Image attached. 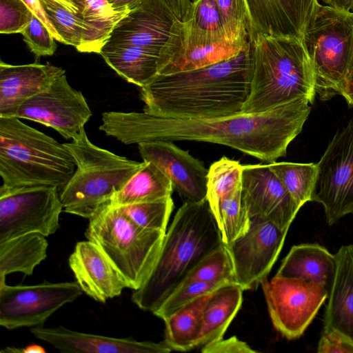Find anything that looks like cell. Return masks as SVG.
<instances>
[{
	"instance_id": "obj_1",
	"label": "cell",
	"mask_w": 353,
	"mask_h": 353,
	"mask_svg": "<svg viewBox=\"0 0 353 353\" xmlns=\"http://www.w3.org/2000/svg\"><path fill=\"white\" fill-rule=\"evenodd\" d=\"M300 98L268 111L212 119H182L149 113L105 112L99 130L124 144L154 141H194L223 145L260 161L285 157L302 131L311 108Z\"/></svg>"
},
{
	"instance_id": "obj_2",
	"label": "cell",
	"mask_w": 353,
	"mask_h": 353,
	"mask_svg": "<svg viewBox=\"0 0 353 353\" xmlns=\"http://www.w3.org/2000/svg\"><path fill=\"white\" fill-rule=\"evenodd\" d=\"M254 68L252 43L238 55L199 69L156 74L140 88L143 112L161 117L212 119L242 112Z\"/></svg>"
},
{
	"instance_id": "obj_3",
	"label": "cell",
	"mask_w": 353,
	"mask_h": 353,
	"mask_svg": "<svg viewBox=\"0 0 353 353\" xmlns=\"http://www.w3.org/2000/svg\"><path fill=\"white\" fill-rule=\"evenodd\" d=\"M222 244L221 230L207 199L184 202L165 234L150 276L134 290L132 301L153 313L196 265Z\"/></svg>"
},
{
	"instance_id": "obj_4",
	"label": "cell",
	"mask_w": 353,
	"mask_h": 353,
	"mask_svg": "<svg viewBox=\"0 0 353 353\" xmlns=\"http://www.w3.org/2000/svg\"><path fill=\"white\" fill-rule=\"evenodd\" d=\"M251 43L253 74L242 112L262 113L300 98L313 103L314 68L303 39L259 36Z\"/></svg>"
},
{
	"instance_id": "obj_5",
	"label": "cell",
	"mask_w": 353,
	"mask_h": 353,
	"mask_svg": "<svg viewBox=\"0 0 353 353\" xmlns=\"http://www.w3.org/2000/svg\"><path fill=\"white\" fill-rule=\"evenodd\" d=\"M76 170L65 145L15 117H0L2 186L57 187L61 191Z\"/></svg>"
},
{
	"instance_id": "obj_6",
	"label": "cell",
	"mask_w": 353,
	"mask_h": 353,
	"mask_svg": "<svg viewBox=\"0 0 353 353\" xmlns=\"http://www.w3.org/2000/svg\"><path fill=\"white\" fill-rule=\"evenodd\" d=\"M64 144L74 159L76 170L60 191L63 210L85 219L108 205L143 164L93 144L84 128L77 138Z\"/></svg>"
},
{
	"instance_id": "obj_7",
	"label": "cell",
	"mask_w": 353,
	"mask_h": 353,
	"mask_svg": "<svg viewBox=\"0 0 353 353\" xmlns=\"http://www.w3.org/2000/svg\"><path fill=\"white\" fill-rule=\"evenodd\" d=\"M165 232L141 228L119 208L105 205L89 219L85 235L95 243L124 279L139 289L159 255Z\"/></svg>"
},
{
	"instance_id": "obj_8",
	"label": "cell",
	"mask_w": 353,
	"mask_h": 353,
	"mask_svg": "<svg viewBox=\"0 0 353 353\" xmlns=\"http://www.w3.org/2000/svg\"><path fill=\"white\" fill-rule=\"evenodd\" d=\"M303 40L314 64L316 95L321 101L341 95L353 74V13L321 5Z\"/></svg>"
},
{
	"instance_id": "obj_9",
	"label": "cell",
	"mask_w": 353,
	"mask_h": 353,
	"mask_svg": "<svg viewBox=\"0 0 353 353\" xmlns=\"http://www.w3.org/2000/svg\"><path fill=\"white\" fill-rule=\"evenodd\" d=\"M63 205L58 188H0V242L28 233L48 236L59 228Z\"/></svg>"
},
{
	"instance_id": "obj_10",
	"label": "cell",
	"mask_w": 353,
	"mask_h": 353,
	"mask_svg": "<svg viewBox=\"0 0 353 353\" xmlns=\"http://www.w3.org/2000/svg\"><path fill=\"white\" fill-rule=\"evenodd\" d=\"M261 285L274 328L288 339L301 337L327 299L325 284L275 276Z\"/></svg>"
},
{
	"instance_id": "obj_11",
	"label": "cell",
	"mask_w": 353,
	"mask_h": 353,
	"mask_svg": "<svg viewBox=\"0 0 353 353\" xmlns=\"http://www.w3.org/2000/svg\"><path fill=\"white\" fill-rule=\"evenodd\" d=\"M317 166L312 201L322 204L332 225L353 214V117L333 137Z\"/></svg>"
},
{
	"instance_id": "obj_12",
	"label": "cell",
	"mask_w": 353,
	"mask_h": 353,
	"mask_svg": "<svg viewBox=\"0 0 353 353\" xmlns=\"http://www.w3.org/2000/svg\"><path fill=\"white\" fill-rule=\"evenodd\" d=\"M83 293L77 281L33 285L0 284V325L14 330L41 327L63 305Z\"/></svg>"
},
{
	"instance_id": "obj_13",
	"label": "cell",
	"mask_w": 353,
	"mask_h": 353,
	"mask_svg": "<svg viewBox=\"0 0 353 353\" xmlns=\"http://www.w3.org/2000/svg\"><path fill=\"white\" fill-rule=\"evenodd\" d=\"M81 92L68 83L65 72L45 90L26 100L15 117L50 127L67 139L77 138L92 116Z\"/></svg>"
},
{
	"instance_id": "obj_14",
	"label": "cell",
	"mask_w": 353,
	"mask_h": 353,
	"mask_svg": "<svg viewBox=\"0 0 353 353\" xmlns=\"http://www.w3.org/2000/svg\"><path fill=\"white\" fill-rule=\"evenodd\" d=\"M288 231L271 221L252 219L247 233L227 246L236 282L243 290L261 285L268 278Z\"/></svg>"
},
{
	"instance_id": "obj_15",
	"label": "cell",
	"mask_w": 353,
	"mask_h": 353,
	"mask_svg": "<svg viewBox=\"0 0 353 353\" xmlns=\"http://www.w3.org/2000/svg\"><path fill=\"white\" fill-rule=\"evenodd\" d=\"M242 199L250 219L288 230L300 207L268 164L243 165Z\"/></svg>"
},
{
	"instance_id": "obj_16",
	"label": "cell",
	"mask_w": 353,
	"mask_h": 353,
	"mask_svg": "<svg viewBox=\"0 0 353 353\" xmlns=\"http://www.w3.org/2000/svg\"><path fill=\"white\" fill-rule=\"evenodd\" d=\"M245 3L250 43L259 36L303 39L321 6L319 0H245Z\"/></svg>"
},
{
	"instance_id": "obj_17",
	"label": "cell",
	"mask_w": 353,
	"mask_h": 353,
	"mask_svg": "<svg viewBox=\"0 0 353 353\" xmlns=\"http://www.w3.org/2000/svg\"><path fill=\"white\" fill-rule=\"evenodd\" d=\"M143 161L157 165L172 181L184 202L206 199L208 169L203 161L172 141H154L137 144Z\"/></svg>"
},
{
	"instance_id": "obj_18",
	"label": "cell",
	"mask_w": 353,
	"mask_h": 353,
	"mask_svg": "<svg viewBox=\"0 0 353 353\" xmlns=\"http://www.w3.org/2000/svg\"><path fill=\"white\" fill-rule=\"evenodd\" d=\"M178 20L165 0H142L117 24L107 43H128L159 53Z\"/></svg>"
},
{
	"instance_id": "obj_19",
	"label": "cell",
	"mask_w": 353,
	"mask_h": 353,
	"mask_svg": "<svg viewBox=\"0 0 353 353\" xmlns=\"http://www.w3.org/2000/svg\"><path fill=\"white\" fill-rule=\"evenodd\" d=\"M31 333L61 352L72 353H168L172 350L163 341H138L132 337L114 338L57 327H31Z\"/></svg>"
},
{
	"instance_id": "obj_20",
	"label": "cell",
	"mask_w": 353,
	"mask_h": 353,
	"mask_svg": "<svg viewBox=\"0 0 353 353\" xmlns=\"http://www.w3.org/2000/svg\"><path fill=\"white\" fill-rule=\"evenodd\" d=\"M68 263L83 292L96 301L105 303L128 288L111 261L88 239L77 243Z\"/></svg>"
},
{
	"instance_id": "obj_21",
	"label": "cell",
	"mask_w": 353,
	"mask_h": 353,
	"mask_svg": "<svg viewBox=\"0 0 353 353\" xmlns=\"http://www.w3.org/2000/svg\"><path fill=\"white\" fill-rule=\"evenodd\" d=\"M173 25L157 62V74H170L194 70L238 55L250 43H225L201 45L188 41L176 23Z\"/></svg>"
},
{
	"instance_id": "obj_22",
	"label": "cell",
	"mask_w": 353,
	"mask_h": 353,
	"mask_svg": "<svg viewBox=\"0 0 353 353\" xmlns=\"http://www.w3.org/2000/svg\"><path fill=\"white\" fill-rule=\"evenodd\" d=\"M65 71L49 63H0V117H11L28 99L47 89Z\"/></svg>"
},
{
	"instance_id": "obj_23",
	"label": "cell",
	"mask_w": 353,
	"mask_h": 353,
	"mask_svg": "<svg viewBox=\"0 0 353 353\" xmlns=\"http://www.w3.org/2000/svg\"><path fill=\"white\" fill-rule=\"evenodd\" d=\"M336 268L323 316V331L334 332L353 344V245L335 254Z\"/></svg>"
},
{
	"instance_id": "obj_24",
	"label": "cell",
	"mask_w": 353,
	"mask_h": 353,
	"mask_svg": "<svg viewBox=\"0 0 353 353\" xmlns=\"http://www.w3.org/2000/svg\"><path fill=\"white\" fill-rule=\"evenodd\" d=\"M176 23L183 37L192 43L216 45L247 41L233 39L216 0H194L184 19Z\"/></svg>"
},
{
	"instance_id": "obj_25",
	"label": "cell",
	"mask_w": 353,
	"mask_h": 353,
	"mask_svg": "<svg viewBox=\"0 0 353 353\" xmlns=\"http://www.w3.org/2000/svg\"><path fill=\"white\" fill-rule=\"evenodd\" d=\"M335 268V254L325 247L317 243H302L291 248L276 275L318 282L330 288Z\"/></svg>"
},
{
	"instance_id": "obj_26",
	"label": "cell",
	"mask_w": 353,
	"mask_h": 353,
	"mask_svg": "<svg viewBox=\"0 0 353 353\" xmlns=\"http://www.w3.org/2000/svg\"><path fill=\"white\" fill-rule=\"evenodd\" d=\"M99 54L119 76L139 88L157 74V52L128 43H106Z\"/></svg>"
},
{
	"instance_id": "obj_27",
	"label": "cell",
	"mask_w": 353,
	"mask_h": 353,
	"mask_svg": "<svg viewBox=\"0 0 353 353\" xmlns=\"http://www.w3.org/2000/svg\"><path fill=\"white\" fill-rule=\"evenodd\" d=\"M173 191L170 179L154 163L143 161L141 168L112 196L108 205L121 207L162 200L170 197Z\"/></svg>"
},
{
	"instance_id": "obj_28",
	"label": "cell",
	"mask_w": 353,
	"mask_h": 353,
	"mask_svg": "<svg viewBox=\"0 0 353 353\" xmlns=\"http://www.w3.org/2000/svg\"><path fill=\"white\" fill-rule=\"evenodd\" d=\"M243 291L239 285L230 284L211 294L204 310L203 327L196 348L223 338L241 306Z\"/></svg>"
},
{
	"instance_id": "obj_29",
	"label": "cell",
	"mask_w": 353,
	"mask_h": 353,
	"mask_svg": "<svg viewBox=\"0 0 353 353\" xmlns=\"http://www.w3.org/2000/svg\"><path fill=\"white\" fill-rule=\"evenodd\" d=\"M48 243L46 236L28 233L0 242V284L13 272L30 276L34 268L47 257Z\"/></svg>"
},
{
	"instance_id": "obj_30",
	"label": "cell",
	"mask_w": 353,
	"mask_h": 353,
	"mask_svg": "<svg viewBox=\"0 0 353 353\" xmlns=\"http://www.w3.org/2000/svg\"><path fill=\"white\" fill-rule=\"evenodd\" d=\"M77 13L85 25L86 31L78 51L100 53L117 24L129 11L114 10L108 0H77Z\"/></svg>"
},
{
	"instance_id": "obj_31",
	"label": "cell",
	"mask_w": 353,
	"mask_h": 353,
	"mask_svg": "<svg viewBox=\"0 0 353 353\" xmlns=\"http://www.w3.org/2000/svg\"><path fill=\"white\" fill-rule=\"evenodd\" d=\"M212 293L184 305L164 320V341L172 351L187 352L196 348L203 327L204 310Z\"/></svg>"
},
{
	"instance_id": "obj_32",
	"label": "cell",
	"mask_w": 353,
	"mask_h": 353,
	"mask_svg": "<svg viewBox=\"0 0 353 353\" xmlns=\"http://www.w3.org/2000/svg\"><path fill=\"white\" fill-rule=\"evenodd\" d=\"M268 165L300 208L312 201L318 175L317 163L274 161Z\"/></svg>"
},
{
	"instance_id": "obj_33",
	"label": "cell",
	"mask_w": 353,
	"mask_h": 353,
	"mask_svg": "<svg viewBox=\"0 0 353 353\" xmlns=\"http://www.w3.org/2000/svg\"><path fill=\"white\" fill-rule=\"evenodd\" d=\"M242 169L238 161L225 156L210 166L206 199L214 217L221 201L242 187Z\"/></svg>"
},
{
	"instance_id": "obj_34",
	"label": "cell",
	"mask_w": 353,
	"mask_h": 353,
	"mask_svg": "<svg viewBox=\"0 0 353 353\" xmlns=\"http://www.w3.org/2000/svg\"><path fill=\"white\" fill-rule=\"evenodd\" d=\"M215 219L226 246L247 233L251 219L242 199V187L221 201Z\"/></svg>"
},
{
	"instance_id": "obj_35",
	"label": "cell",
	"mask_w": 353,
	"mask_h": 353,
	"mask_svg": "<svg viewBox=\"0 0 353 353\" xmlns=\"http://www.w3.org/2000/svg\"><path fill=\"white\" fill-rule=\"evenodd\" d=\"M39 2L62 43L78 50L86 31L83 20L58 0H39Z\"/></svg>"
},
{
	"instance_id": "obj_36",
	"label": "cell",
	"mask_w": 353,
	"mask_h": 353,
	"mask_svg": "<svg viewBox=\"0 0 353 353\" xmlns=\"http://www.w3.org/2000/svg\"><path fill=\"white\" fill-rule=\"evenodd\" d=\"M184 281H227L237 284L227 246L222 244L207 254L188 273Z\"/></svg>"
},
{
	"instance_id": "obj_37",
	"label": "cell",
	"mask_w": 353,
	"mask_h": 353,
	"mask_svg": "<svg viewBox=\"0 0 353 353\" xmlns=\"http://www.w3.org/2000/svg\"><path fill=\"white\" fill-rule=\"evenodd\" d=\"M139 226L152 230H166L174 208L170 197L151 202L134 203L117 207Z\"/></svg>"
},
{
	"instance_id": "obj_38",
	"label": "cell",
	"mask_w": 353,
	"mask_h": 353,
	"mask_svg": "<svg viewBox=\"0 0 353 353\" xmlns=\"http://www.w3.org/2000/svg\"><path fill=\"white\" fill-rule=\"evenodd\" d=\"M231 283L227 281L205 282L200 281H183L165 300L153 314L163 319L184 305L203 295L211 294L218 289Z\"/></svg>"
},
{
	"instance_id": "obj_39",
	"label": "cell",
	"mask_w": 353,
	"mask_h": 353,
	"mask_svg": "<svg viewBox=\"0 0 353 353\" xmlns=\"http://www.w3.org/2000/svg\"><path fill=\"white\" fill-rule=\"evenodd\" d=\"M216 1L233 39L237 41L250 40V21L245 0Z\"/></svg>"
},
{
	"instance_id": "obj_40",
	"label": "cell",
	"mask_w": 353,
	"mask_h": 353,
	"mask_svg": "<svg viewBox=\"0 0 353 353\" xmlns=\"http://www.w3.org/2000/svg\"><path fill=\"white\" fill-rule=\"evenodd\" d=\"M32 15L23 0H0V33H21Z\"/></svg>"
},
{
	"instance_id": "obj_41",
	"label": "cell",
	"mask_w": 353,
	"mask_h": 353,
	"mask_svg": "<svg viewBox=\"0 0 353 353\" xmlns=\"http://www.w3.org/2000/svg\"><path fill=\"white\" fill-rule=\"evenodd\" d=\"M21 34L30 51L37 57L51 56L55 52L56 39L45 24L34 14Z\"/></svg>"
},
{
	"instance_id": "obj_42",
	"label": "cell",
	"mask_w": 353,
	"mask_h": 353,
	"mask_svg": "<svg viewBox=\"0 0 353 353\" xmlns=\"http://www.w3.org/2000/svg\"><path fill=\"white\" fill-rule=\"evenodd\" d=\"M203 353H256L245 342L236 336L219 340L210 343L201 347Z\"/></svg>"
},
{
	"instance_id": "obj_43",
	"label": "cell",
	"mask_w": 353,
	"mask_h": 353,
	"mask_svg": "<svg viewBox=\"0 0 353 353\" xmlns=\"http://www.w3.org/2000/svg\"><path fill=\"white\" fill-rule=\"evenodd\" d=\"M316 351L319 353H353V344L334 332L323 331Z\"/></svg>"
},
{
	"instance_id": "obj_44",
	"label": "cell",
	"mask_w": 353,
	"mask_h": 353,
	"mask_svg": "<svg viewBox=\"0 0 353 353\" xmlns=\"http://www.w3.org/2000/svg\"><path fill=\"white\" fill-rule=\"evenodd\" d=\"M26 4L30 8L33 14L39 18L45 26L49 29L56 41L62 43L60 36L58 34L55 28L48 20L45 12L43 11L39 0H23Z\"/></svg>"
},
{
	"instance_id": "obj_45",
	"label": "cell",
	"mask_w": 353,
	"mask_h": 353,
	"mask_svg": "<svg viewBox=\"0 0 353 353\" xmlns=\"http://www.w3.org/2000/svg\"><path fill=\"white\" fill-rule=\"evenodd\" d=\"M176 17L182 21L188 12L192 2L190 0H165Z\"/></svg>"
},
{
	"instance_id": "obj_46",
	"label": "cell",
	"mask_w": 353,
	"mask_h": 353,
	"mask_svg": "<svg viewBox=\"0 0 353 353\" xmlns=\"http://www.w3.org/2000/svg\"><path fill=\"white\" fill-rule=\"evenodd\" d=\"M142 0H108L111 8L117 12L130 11Z\"/></svg>"
},
{
	"instance_id": "obj_47",
	"label": "cell",
	"mask_w": 353,
	"mask_h": 353,
	"mask_svg": "<svg viewBox=\"0 0 353 353\" xmlns=\"http://www.w3.org/2000/svg\"><path fill=\"white\" fill-rule=\"evenodd\" d=\"M325 5L353 13V0H319Z\"/></svg>"
},
{
	"instance_id": "obj_48",
	"label": "cell",
	"mask_w": 353,
	"mask_h": 353,
	"mask_svg": "<svg viewBox=\"0 0 353 353\" xmlns=\"http://www.w3.org/2000/svg\"><path fill=\"white\" fill-rule=\"evenodd\" d=\"M341 95L350 105L353 106V74L347 81Z\"/></svg>"
},
{
	"instance_id": "obj_49",
	"label": "cell",
	"mask_w": 353,
	"mask_h": 353,
	"mask_svg": "<svg viewBox=\"0 0 353 353\" xmlns=\"http://www.w3.org/2000/svg\"><path fill=\"white\" fill-rule=\"evenodd\" d=\"M60 1L65 7H66L68 10L73 12L74 13H78L79 10V8L76 5V1L77 0H58Z\"/></svg>"
},
{
	"instance_id": "obj_50",
	"label": "cell",
	"mask_w": 353,
	"mask_h": 353,
	"mask_svg": "<svg viewBox=\"0 0 353 353\" xmlns=\"http://www.w3.org/2000/svg\"><path fill=\"white\" fill-rule=\"evenodd\" d=\"M23 353H43L46 352L45 349L38 345H30L21 349Z\"/></svg>"
},
{
	"instance_id": "obj_51",
	"label": "cell",
	"mask_w": 353,
	"mask_h": 353,
	"mask_svg": "<svg viewBox=\"0 0 353 353\" xmlns=\"http://www.w3.org/2000/svg\"></svg>"
}]
</instances>
